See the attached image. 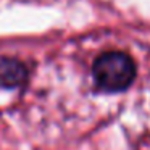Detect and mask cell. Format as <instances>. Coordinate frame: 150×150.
Segmentation results:
<instances>
[{
	"label": "cell",
	"mask_w": 150,
	"mask_h": 150,
	"mask_svg": "<svg viewBox=\"0 0 150 150\" xmlns=\"http://www.w3.org/2000/svg\"><path fill=\"white\" fill-rule=\"evenodd\" d=\"M136 63L124 52H105L98 55L92 66L95 86L102 92L116 94L129 87L136 79Z\"/></svg>",
	"instance_id": "obj_1"
},
{
	"label": "cell",
	"mask_w": 150,
	"mask_h": 150,
	"mask_svg": "<svg viewBox=\"0 0 150 150\" xmlns=\"http://www.w3.org/2000/svg\"><path fill=\"white\" fill-rule=\"evenodd\" d=\"M28 68L16 58H0V86L15 89L24 84L28 79Z\"/></svg>",
	"instance_id": "obj_2"
}]
</instances>
